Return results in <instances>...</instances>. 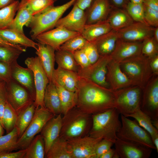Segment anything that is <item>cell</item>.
<instances>
[{"label":"cell","mask_w":158,"mask_h":158,"mask_svg":"<svg viewBox=\"0 0 158 158\" xmlns=\"http://www.w3.org/2000/svg\"><path fill=\"white\" fill-rule=\"evenodd\" d=\"M7 100V90L6 83L0 81V99Z\"/></svg>","instance_id":"obj_55"},{"label":"cell","mask_w":158,"mask_h":158,"mask_svg":"<svg viewBox=\"0 0 158 158\" xmlns=\"http://www.w3.org/2000/svg\"><path fill=\"white\" fill-rule=\"evenodd\" d=\"M15 0H0V9L6 7L13 3Z\"/></svg>","instance_id":"obj_59"},{"label":"cell","mask_w":158,"mask_h":158,"mask_svg":"<svg viewBox=\"0 0 158 158\" xmlns=\"http://www.w3.org/2000/svg\"><path fill=\"white\" fill-rule=\"evenodd\" d=\"M117 31L112 30L93 41L100 56L110 55L115 47L118 39Z\"/></svg>","instance_id":"obj_30"},{"label":"cell","mask_w":158,"mask_h":158,"mask_svg":"<svg viewBox=\"0 0 158 158\" xmlns=\"http://www.w3.org/2000/svg\"><path fill=\"white\" fill-rule=\"evenodd\" d=\"M80 34L61 27H56L42 33L36 38L38 42L49 45L55 50L60 49L61 46L69 39Z\"/></svg>","instance_id":"obj_15"},{"label":"cell","mask_w":158,"mask_h":158,"mask_svg":"<svg viewBox=\"0 0 158 158\" xmlns=\"http://www.w3.org/2000/svg\"><path fill=\"white\" fill-rule=\"evenodd\" d=\"M145 8L144 18L147 24L153 27H158V11L145 6Z\"/></svg>","instance_id":"obj_46"},{"label":"cell","mask_w":158,"mask_h":158,"mask_svg":"<svg viewBox=\"0 0 158 158\" xmlns=\"http://www.w3.org/2000/svg\"><path fill=\"white\" fill-rule=\"evenodd\" d=\"M154 28L145 23L134 22L116 31L118 39L129 42H142L152 37Z\"/></svg>","instance_id":"obj_14"},{"label":"cell","mask_w":158,"mask_h":158,"mask_svg":"<svg viewBox=\"0 0 158 158\" xmlns=\"http://www.w3.org/2000/svg\"><path fill=\"white\" fill-rule=\"evenodd\" d=\"M45 107L55 116L61 114V105L59 94L54 83L49 82L44 92Z\"/></svg>","instance_id":"obj_28"},{"label":"cell","mask_w":158,"mask_h":158,"mask_svg":"<svg viewBox=\"0 0 158 158\" xmlns=\"http://www.w3.org/2000/svg\"><path fill=\"white\" fill-rule=\"evenodd\" d=\"M102 139L88 135L67 140L72 158H95L97 146Z\"/></svg>","instance_id":"obj_13"},{"label":"cell","mask_w":158,"mask_h":158,"mask_svg":"<svg viewBox=\"0 0 158 158\" xmlns=\"http://www.w3.org/2000/svg\"><path fill=\"white\" fill-rule=\"evenodd\" d=\"M92 123L91 115L75 107L62 117V127L59 137L67 140L88 135Z\"/></svg>","instance_id":"obj_2"},{"label":"cell","mask_w":158,"mask_h":158,"mask_svg":"<svg viewBox=\"0 0 158 158\" xmlns=\"http://www.w3.org/2000/svg\"><path fill=\"white\" fill-rule=\"evenodd\" d=\"M6 84L7 100L18 115L34 103L28 90L16 80L12 78Z\"/></svg>","instance_id":"obj_11"},{"label":"cell","mask_w":158,"mask_h":158,"mask_svg":"<svg viewBox=\"0 0 158 158\" xmlns=\"http://www.w3.org/2000/svg\"><path fill=\"white\" fill-rule=\"evenodd\" d=\"M77 0H70L60 6L50 7L42 13L34 16L28 27L30 28V34L33 40L39 35L51 30L66 11Z\"/></svg>","instance_id":"obj_5"},{"label":"cell","mask_w":158,"mask_h":158,"mask_svg":"<svg viewBox=\"0 0 158 158\" xmlns=\"http://www.w3.org/2000/svg\"><path fill=\"white\" fill-rule=\"evenodd\" d=\"M114 143L110 140L102 139L98 143L95 150V158H100L101 156L111 148Z\"/></svg>","instance_id":"obj_47"},{"label":"cell","mask_w":158,"mask_h":158,"mask_svg":"<svg viewBox=\"0 0 158 158\" xmlns=\"http://www.w3.org/2000/svg\"><path fill=\"white\" fill-rule=\"evenodd\" d=\"M23 52L17 49L0 45V61L11 65L17 62L19 57Z\"/></svg>","instance_id":"obj_40"},{"label":"cell","mask_w":158,"mask_h":158,"mask_svg":"<svg viewBox=\"0 0 158 158\" xmlns=\"http://www.w3.org/2000/svg\"><path fill=\"white\" fill-rule=\"evenodd\" d=\"M19 4V1L15 0L10 5L0 9V30L8 28L11 24Z\"/></svg>","instance_id":"obj_37"},{"label":"cell","mask_w":158,"mask_h":158,"mask_svg":"<svg viewBox=\"0 0 158 158\" xmlns=\"http://www.w3.org/2000/svg\"><path fill=\"white\" fill-rule=\"evenodd\" d=\"M18 133L16 127L6 135L0 136V152L18 150Z\"/></svg>","instance_id":"obj_39"},{"label":"cell","mask_w":158,"mask_h":158,"mask_svg":"<svg viewBox=\"0 0 158 158\" xmlns=\"http://www.w3.org/2000/svg\"><path fill=\"white\" fill-rule=\"evenodd\" d=\"M114 108L121 114L128 117L140 108L142 89L139 87L132 85L114 91Z\"/></svg>","instance_id":"obj_6"},{"label":"cell","mask_w":158,"mask_h":158,"mask_svg":"<svg viewBox=\"0 0 158 158\" xmlns=\"http://www.w3.org/2000/svg\"><path fill=\"white\" fill-rule=\"evenodd\" d=\"M112 60L110 55L100 56L95 63L88 67H79L77 72L79 77L90 80L105 87L110 88L107 82V66Z\"/></svg>","instance_id":"obj_9"},{"label":"cell","mask_w":158,"mask_h":158,"mask_svg":"<svg viewBox=\"0 0 158 158\" xmlns=\"http://www.w3.org/2000/svg\"><path fill=\"white\" fill-rule=\"evenodd\" d=\"M116 152L115 149L111 148L102 154L100 158H114Z\"/></svg>","instance_id":"obj_57"},{"label":"cell","mask_w":158,"mask_h":158,"mask_svg":"<svg viewBox=\"0 0 158 158\" xmlns=\"http://www.w3.org/2000/svg\"><path fill=\"white\" fill-rule=\"evenodd\" d=\"M6 100L4 99H0V123L1 125L2 116Z\"/></svg>","instance_id":"obj_58"},{"label":"cell","mask_w":158,"mask_h":158,"mask_svg":"<svg viewBox=\"0 0 158 158\" xmlns=\"http://www.w3.org/2000/svg\"><path fill=\"white\" fill-rule=\"evenodd\" d=\"M55 116L44 107L36 108L31 121L23 134L18 138L17 149H26L47 122Z\"/></svg>","instance_id":"obj_8"},{"label":"cell","mask_w":158,"mask_h":158,"mask_svg":"<svg viewBox=\"0 0 158 158\" xmlns=\"http://www.w3.org/2000/svg\"><path fill=\"white\" fill-rule=\"evenodd\" d=\"M113 7L125 9L130 0H109Z\"/></svg>","instance_id":"obj_52"},{"label":"cell","mask_w":158,"mask_h":158,"mask_svg":"<svg viewBox=\"0 0 158 158\" xmlns=\"http://www.w3.org/2000/svg\"><path fill=\"white\" fill-rule=\"evenodd\" d=\"M73 54L76 63L80 68H85L90 65L88 58L82 50H77Z\"/></svg>","instance_id":"obj_48"},{"label":"cell","mask_w":158,"mask_h":158,"mask_svg":"<svg viewBox=\"0 0 158 158\" xmlns=\"http://www.w3.org/2000/svg\"><path fill=\"white\" fill-rule=\"evenodd\" d=\"M113 7L109 0H92L85 10L86 24L107 20Z\"/></svg>","instance_id":"obj_19"},{"label":"cell","mask_w":158,"mask_h":158,"mask_svg":"<svg viewBox=\"0 0 158 158\" xmlns=\"http://www.w3.org/2000/svg\"><path fill=\"white\" fill-rule=\"evenodd\" d=\"M12 79L11 65L0 61V81L7 83Z\"/></svg>","instance_id":"obj_49"},{"label":"cell","mask_w":158,"mask_h":158,"mask_svg":"<svg viewBox=\"0 0 158 158\" xmlns=\"http://www.w3.org/2000/svg\"><path fill=\"white\" fill-rule=\"evenodd\" d=\"M17 12L16 16L8 28L24 33V26L28 27L34 16L28 8L26 0H21Z\"/></svg>","instance_id":"obj_27"},{"label":"cell","mask_w":158,"mask_h":158,"mask_svg":"<svg viewBox=\"0 0 158 158\" xmlns=\"http://www.w3.org/2000/svg\"><path fill=\"white\" fill-rule=\"evenodd\" d=\"M62 124V117L60 114L49 120L40 132L45 143V155L53 143L59 137Z\"/></svg>","instance_id":"obj_23"},{"label":"cell","mask_w":158,"mask_h":158,"mask_svg":"<svg viewBox=\"0 0 158 158\" xmlns=\"http://www.w3.org/2000/svg\"><path fill=\"white\" fill-rule=\"evenodd\" d=\"M53 0L54 1V2H55V1H56L57 0Z\"/></svg>","instance_id":"obj_64"},{"label":"cell","mask_w":158,"mask_h":158,"mask_svg":"<svg viewBox=\"0 0 158 158\" xmlns=\"http://www.w3.org/2000/svg\"><path fill=\"white\" fill-rule=\"evenodd\" d=\"M112 30L107 20L86 24L80 34L87 41L93 42Z\"/></svg>","instance_id":"obj_29"},{"label":"cell","mask_w":158,"mask_h":158,"mask_svg":"<svg viewBox=\"0 0 158 158\" xmlns=\"http://www.w3.org/2000/svg\"><path fill=\"white\" fill-rule=\"evenodd\" d=\"M26 149H20L15 152H0V158H24Z\"/></svg>","instance_id":"obj_50"},{"label":"cell","mask_w":158,"mask_h":158,"mask_svg":"<svg viewBox=\"0 0 158 158\" xmlns=\"http://www.w3.org/2000/svg\"><path fill=\"white\" fill-rule=\"evenodd\" d=\"M81 49L86 54L90 64L95 62L100 56L97 47L93 42L87 41Z\"/></svg>","instance_id":"obj_45"},{"label":"cell","mask_w":158,"mask_h":158,"mask_svg":"<svg viewBox=\"0 0 158 158\" xmlns=\"http://www.w3.org/2000/svg\"><path fill=\"white\" fill-rule=\"evenodd\" d=\"M69 13L61 18L56 24L55 27H61L68 30L80 34L86 24V18L85 10L79 7L75 2Z\"/></svg>","instance_id":"obj_16"},{"label":"cell","mask_w":158,"mask_h":158,"mask_svg":"<svg viewBox=\"0 0 158 158\" xmlns=\"http://www.w3.org/2000/svg\"><path fill=\"white\" fill-rule=\"evenodd\" d=\"M18 115L15 110L6 100L2 116L1 125L7 133L15 127Z\"/></svg>","instance_id":"obj_38"},{"label":"cell","mask_w":158,"mask_h":158,"mask_svg":"<svg viewBox=\"0 0 158 158\" xmlns=\"http://www.w3.org/2000/svg\"><path fill=\"white\" fill-rule=\"evenodd\" d=\"M11 67L12 78L24 87L35 101L36 93L34 75L32 70L28 67H22L17 62L11 65Z\"/></svg>","instance_id":"obj_21"},{"label":"cell","mask_w":158,"mask_h":158,"mask_svg":"<svg viewBox=\"0 0 158 158\" xmlns=\"http://www.w3.org/2000/svg\"><path fill=\"white\" fill-rule=\"evenodd\" d=\"M128 117L134 118L139 125L149 134L152 141L158 138V130L153 126L150 117L142 111L140 108L128 116Z\"/></svg>","instance_id":"obj_33"},{"label":"cell","mask_w":158,"mask_h":158,"mask_svg":"<svg viewBox=\"0 0 158 158\" xmlns=\"http://www.w3.org/2000/svg\"><path fill=\"white\" fill-rule=\"evenodd\" d=\"M26 149L24 158L45 157V143L40 134L35 137Z\"/></svg>","instance_id":"obj_35"},{"label":"cell","mask_w":158,"mask_h":158,"mask_svg":"<svg viewBox=\"0 0 158 158\" xmlns=\"http://www.w3.org/2000/svg\"><path fill=\"white\" fill-rule=\"evenodd\" d=\"M141 54L149 58L158 55V42L152 37L142 42Z\"/></svg>","instance_id":"obj_44"},{"label":"cell","mask_w":158,"mask_h":158,"mask_svg":"<svg viewBox=\"0 0 158 158\" xmlns=\"http://www.w3.org/2000/svg\"><path fill=\"white\" fill-rule=\"evenodd\" d=\"M106 79L110 89L114 91L133 85L122 70L119 63L112 60L107 66Z\"/></svg>","instance_id":"obj_18"},{"label":"cell","mask_w":158,"mask_h":158,"mask_svg":"<svg viewBox=\"0 0 158 158\" xmlns=\"http://www.w3.org/2000/svg\"><path fill=\"white\" fill-rule=\"evenodd\" d=\"M4 133L3 127L0 123V136L2 135Z\"/></svg>","instance_id":"obj_63"},{"label":"cell","mask_w":158,"mask_h":158,"mask_svg":"<svg viewBox=\"0 0 158 158\" xmlns=\"http://www.w3.org/2000/svg\"><path fill=\"white\" fill-rule=\"evenodd\" d=\"M145 0H130V2L134 3H143Z\"/></svg>","instance_id":"obj_62"},{"label":"cell","mask_w":158,"mask_h":158,"mask_svg":"<svg viewBox=\"0 0 158 158\" xmlns=\"http://www.w3.org/2000/svg\"><path fill=\"white\" fill-rule=\"evenodd\" d=\"M120 114L115 108L92 115V125L88 135L95 138L105 139L114 143L121 123Z\"/></svg>","instance_id":"obj_3"},{"label":"cell","mask_w":158,"mask_h":158,"mask_svg":"<svg viewBox=\"0 0 158 158\" xmlns=\"http://www.w3.org/2000/svg\"><path fill=\"white\" fill-rule=\"evenodd\" d=\"M119 63L122 70L133 85L142 90L154 75L150 66L149 58L142 54L125 59Z\"/></svg>","instance_id":"obj_4"},{"label":"cell","mask_w":158,"mask_h":158,"mask_svg":"<svg viewBox=\"0 0 158 158\" xmlns=\"http://www.w3.org/2000/svg\"><path fill=\"white\" fill-rule=\"evenodd\" d=\"M0 38L8 42L20 45L26 49L31 47L36 50L37 49V43L28 38L24 33L10 28L0 29Z\"/></svg>","instance_id":"obj_25"},{"label":"cell","mask_w":158,"mask_h":158,"mask_svg":"<svg viewBox=\"0 0 158 158\" xmlns=\"http://www.w3.org/2000/svg\"><path fill=\"white\" fill-rule=\"evenodd\" d=\"M152 37L158 42V27L154 28Z\"/></svg>","instance_id":"obj_60"},{"label":"cell","mask_w":158,"mask_h":158,"mask_svg":"<svg viewBox=\"0 0 158 158\" xmlns=\"http://www.w3.org/2000/svg\"><path fill=\"white\" fill-rule=\"evenodd\" d=\"M92 0H77L76 3L82 9L85 10L89 6Z\"/></svg>","instance_id":"obj_56"},{"label":"cell","mask_w":158,"mask_h":158,"mask_svg":"<svg viewBox=\"0 0 158 158\" xmlns=\"http://www.w3.org/2000/svg\"><path fill=\"white\" fill-rule=\"evenodd\" d=\"M52 82L56 86L61 103V114L63 115L76 107L77 101V92L69 91L57 83Z\"/></svg>","instance_id":"obj_31"},{"label":"cell","mask_w":158,"mask_h":158,"mask_svg":"<svg viewBox=\"0 0 158 158\" xmlns=\"http://www.w3.org/2000/svg\"><path fill=\"white\" fill-rule=\"evenodd\" d=\"M140 109L152 120H158V77L151 78L142 90Z\"/></svg>","instance_id":"obj_12"},{"label":"cell","mask_w":158,"mask_h":158,"mask_svg":"<svg viewBox=\"0 0 158 158\" xmlns=\"http://www.w3.org/2000/svg\"><path fill=\"white\" fill-rule=\"evenodd\" d=\"M150 59V65L154 75H158V55Z\"/></svg>","instance_id":"obj_51"},{"label":"cell","mask_w":158,"mask_h":158,"mask_svg":"<svg viewBox=\"0 0 158 158\" xmlns=\"http://www.w3.org/2000/svg\"><path fill=\"white\" fill-rule=\"evenodd\" d=\"M35 53L49 81L52 82L55 70L56 51L51 46L37 43Z\"/></svg>","instance_id":"obj_22"},{"label":"cell","mask_w":158,"mask_h":158,"mask_svg":"<svg viewBox=\"0 0 158 158\" xmlns=\"http://www.w3.org/2000/svg\"><path fill=\"white\" fill-rule=\"evenodd\" d=\"M25 63L27 67L32 70L34 75L36 94L33 104L36 108L45 107L44 94L46 88L49 82V79L37 56L27 58Z\"/></svg>","instance_id":"obj_10"},{"label":"cell","mask_w":158,"mask_h":158,"mask_svg":"<svg viewBox=\"0 0 158 158\" xmlns=\"http://www.w3.org/2000/svg\"><path fill=\"white\" fill-rule=\"evenodd\" d=\"M114 144L121 158H149L151 155L152 149L118 138Z\"/></svg>","instance_id":"obj_17"},{"label":"cell","mask_w":158,"mask_h":158,"mask_svg":"<svg viewBox=\"0 0 158 158\" xmlns=\"http://www.w3.org/2000/svg\"><path fill=\"white\" fill-rule=\"evenodd\" d=\"M76 92V107L86 113L92 115L114 108V91L110 88L80 78Z\"/></svg>","instance_id":"obj_1"},{"label":"cell","mask_w":158,"mask_h":158,"mask_svg":"<svg viewBox=\"0 0 158 158\" xmlns=\"http://www.w3.org/2000/svg\"><path fill=\"white\" fill-rule=\"evenodd\" d=\"M152 122L153 126L158 130V120H152Z\"/></svg>","instance_id":"obj_61"},{"label":"cell","mask_w":158,"mask_h":158,"mask_svg":"<svg viewBox=\"0 0 158 158\" xmlns=\"http://www.w3.org/2000/svg\"><path fill=\"white\" fill-rule=\"evenodd\" d=\"M87 41L80 34L66 41L61 46L60 49L73 53L77 50L82 49Z\"/></svg>","instance_id":"obj_43"},{"label":"cell","mask_w":158,"mask_h":158,"mask_svg":"<svg viewBox=\"0 0 158 158\" xmlns=\"http://www.w3.org/2000/svg\"><path fill=\"white\" fill-rule=\"evenodd\" d=\"M0 45L7 47L22 50L24 52L26 51V49L20 45L12 44L0 38Z\"/></svg>","instance_id":"obj_54"},{"label":"cell","mask_w":158,"mask_h":158,"mask_svg":"<svg viewBox=\"0 0 158 158\" xmlns=\"http://www.w3.org/2000/svg\"><path fill=\"white\" fill-rule=\"evenodd\" d=\"M55 59L58 67L66 70L77 72L79 66L73 53L59 49L55 51Z\"/></svg>","instance_id":"obj_32"},{"label":"cell","mask_w":158,"mask_h":158,"mask_svg":"<svg viewBox=\"0 0 158 158\" xmlns=\"http://www.w3.org/2000/svg\"><path fill=\"white\" fill-rule=\"evenodd\" d=\"M125 9L134 22L147 24L144 18L145 8L143 3L130 2Z\"/></svg>","instance_id":"obj_41"},{"label":"cell","mask_w":158,"mask_h":158,"mask_svg":"<svg viewBox=\"0 0 158 158\" xmlns=\"http://www.w3.org/2000/svg\"><path fill=\"white\" fill-rule=\"evenodd\" d=\"M46 158H72L67 140L59 137L53 143L45 155Z\"/></svg>","instance_id":"obj_34"},{"label":"cell","mask_w":158,"mask_h":158,"mask_svg":"<svg viewBox=\"0 0 158 158\" xmlns=\"http://www.w3.org/2000/svg\"><path fill=\"white\" fill-rule=\"evenodd\" d=\"M35 108L33 103L18 114L15 127L18 138L23 134L31 121Z\"/></svg>","instance_id":"obj_36"},{"label":"cell","mask_w":158,"mask_h":158,"mask_svg":"<svg viewBox=\"0 0 158 158\" xmlns=\"http://www.w3.org/2000/svg\"><path fill=\"white\" fill-rule=\"evenodd\" d=\"M142 42L126 41L118 39L110 54L112 60L119 63L128 59L141 54Z\"/></svg>","instance_id":"obj_20"},{"label":"cell","mask_w":158,"mask_h":158,"mask_svg":"<svg viewBox=\"0 0 158 158\" xmlns=\"http://www.w3.org/2000/svg\"><path fill=\"white\" fill-rule=\"evenodd\" d=\"M27 6L33 16L39 14L54 5L53 0H26Z\"/></svg>","instance_id":"obj_42"},{"label":"cell","mask_w":158,"mask_h":158,"mask_svg":"<svg viewBox=\"0 0 158 158\" xmlns=\"http://www.w3.org/2000/svg\"><path fill=\"white\" fill-rule=\"evenodd\" d=\"M121 127L117 133V138L156 150L149 134L135 120L121 114Z\"/></svg>","instance_id":"obj_7"},{"label":"cell","mask_w":158,"mask_h":158,"mask_svg":"<svg viewBox=\"0 0 158 158\" xmlns=\"http://www.w3.org/2000/svg\"><path fill=\"white\" fill-rule=\"evenodd\" d=\"M80 77L77 72L66 70L59 67L55 69L52 82H55L65 89L76 91Z\"/></svg>","instance_id":"obj_24"},{"label":"cell","mask_w":158,"mask_h":158,"mask_svg":"<svg viewBox=\"0 0 158 158\" xmlns=\"http://www.w3.org/2000/svg\"><path fill=\"white\" fill-rule=\"evenodd\" d=\"M143 4L145 6L158 11V0H145Z\"/></svg>","instance_id":"obj_53"},{"label":"cell","mask_w":158,"mask_h":158,"mask_svg":"<svg viewBox=\"0 0 158 158\" xmlns=\"http://www.w3.org/2000/svg\"><path fill=\"white\" fill-rule=\"evenodd\" d=\"M107 20L112 30L116 31L128 26L134 22L125 9L113 7Z\"/></svg>","instance_id":"obj_26"}]
</instances>
